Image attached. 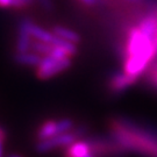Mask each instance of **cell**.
Returning a JSON list of instances; mask_svg holds the SVG:
<instances>
[{
    "instance_id": "2",
    "label": "cell",
    "mask_w": 157,
    "mask_h": 157,
    "mask_svg": "<svg viewBox=\"0 0 157 157\" xmlns=\"http://www.w3.org/2000/svg\"><path fill=\"white\" fill-rule=\"evenodd\" d=\"M91 152L95 157H124L127 151L119 146L115 141L108 135L104 136H90L86 139Z\"/></svg>"
},
{
    "instance_id": "11",
    "label": "cell",
    "mask_w": 157,
    "mask_h": 157,
    "mask_svg": "<svg viewBox=\"0 0 157 157\" xmlns=\"http://www.w3.org/2000/svg\"><path fill=\"white\" fill-rule=\"evenodd\" d=\"M52 33L55 34L56 36L61 37L63 40H67L69 42L72 43H79L80 42V36L76 32H73L71 29L62 27V26H55L52 28Z\"/></svg>"
},
{
    "instance_id": "5",
    "label": "cell",
    "mask_w": 157,
    "mask_h": 157,
    "mask_svg": "<svg viewBox=\"0 0 157 157\" xmlns=\"http://www.w3.org/2000/svg\"><path fill=\"white\" fill-rule=\"evenodd\" d=\"M137 77L130 76L124 71H115L113 72L107 80V90L113 95L121 94L128 89L129 86L134 84L137 80Z\"/></svg>"
},
{
    "instance_id": "12",
    "label": "cell",
    "mask_w": 157,
    "mask_h": 157,
    "mask_svg": "<svg viewBox=\"0 0 157 157\" xmlns=\"http://www.w3.org/2000/svg\"><path fill=\"white\" fill-rule=\"evenodd\" d=\"M54 48V44H50V43H47V42H43V41H33L32 43V50L39 55H43V56H48L50 55L51 50Z\"/></svg>"
},
{
    "instance_id": "1",
    "label": "cell",
    "mask_w": 157,
    "mask_h": 157,
    "mask_svg": "<svg viewBox=\"0 0 157 157\" xmlns=\"http://www.w3.org/2000/svg\"><path fill=\"white\" fill-rule=\"evenodd\" d=\"M109 136L127 152L144 157H157V128L141 124L128 118H113Z\"/></svg>"
},
{
    "instance_id": "16",
    "label": "cell",
    "mask_w": 157,
    "mask_h": 157,
    "mask_svg": "<svg viewBox=\"0 0 157 157\" xmlns=\"http://www.w3.org/2000/svg\"><path fill=\"white\" fill-rule=\"evenodd\" d=\"M127 4H132V5H144L146 0H122Z\"/></svg>"
},
{
    "instance_id": "7",
    "label": "cell",
    "mask_w": 157,
    "mask_h": 157,
    "mask_svg": "<svg viewBox=\"0 0 157 157\" xmlns=\"http://www.w3.org/2000/svg\"><path fill=\"white\" fill-rule=\"evenodd\" d=\"M58 134H61L58 121L48 120L39 127L37 132H36V137L39 141H43L47 139H50L52 136H56Z\"/></svg>"
},
{
    "instance_id": "3",
    "label": "cell",
    "mask_w": 157,
    "mask_h": 157,
    "mask_svg": "<svg viewBox=\"0 0 157 157\" xmlns=\"http://www.w3.org/2000/svg\"><path fill=\"white\" fill-rule=\"evenodd\" d=\"M70 67H71L70 57L57 59L51 56H44L42 58L41 63L37 65L36 76L40 79H49L67 70Z\"/></svg>"
},
{
    "instance_id": "9",
    "label": "cell",
    "mask_w": 157,
    "mask_h": 157,
    "mask_svg": "<svg viewBox=\"0 0 157 157\" xmlns=\"http://www.w3.org/2000/svg\"><path fill=\"white\" fill-rule=\"evenodd\" d=\"M29 32H30L32 37H34L35 40L43 41V42L50 43V44H55L57 39H58V36H56L54 33L47 32L45 29L41 28L39 26H36V25L33 23L32 21H29Z\"/></svg>"
},
{
    "instance_id": "18",
    "label": "cell",
    "mask_w": 157,
    "mask_h": 157,
    "mask_svg": "<svg viewBox=\"0 0 157 157\" xmlns=\"http://www.w3.org/2000/svg\"><path fill=\"white\" fill-rule=\"evenodd\" d=\"M8 157H22V156H20V155H17V154H12V155H10Z\"/></svg>"
},
{
    "instance_id": "15",
    "label": "cell",
    "mask_w": 157,
    "mask_h": 157,
    "mask_svg": "<svg viewBox=\"0 0 157 157\" xmlns=\"http://www.w3.org/2000/svg\"><path fill=\"white\" fill-rule=\"evenodd\" d=\"M79 2L84 4L85 6H95L97 4H99V0H78Z\"/></svg>"
},
{
    "instance_id": "14",
    "label": "cell",
    "mask_w": 157,
    "mask_h": 157,
    "mask_svg": "<svg viewBox=\"0 0 157 157\" xmlns=\"http://www.w3.org/2000/svg\"><path fill=\"white\" fill-rule=\"evenodd\" d=\"M39 4L42 6V8L45 10L47 12H51L54 10V5H52V1L51 0H37Z\"/></svg>"
},
{
    "instance_id": "13",
    "label": "cell",
    "mask_w": 157,
    "mask_h": 157,
    "mask_svg": "<svg viewBox=\"0 0 157 157\" xmlns=\"http://www.w3.org/2000/svg\"><path fill=\"white\" fill-rule=\"evenodd\" d=\"M34 0H13V6L17 10H23L28 6L33 5Z\"/></svg>"
},
{
    "instance_id": "8",
    "label": "cell",
    "mask_w": 157,
    "mask_h": 157,
    "mask_svg": "<svg viewBox=\"0 0 157 157\" xmlns=\"http://www.w3.org/2000/svg\"><path fill=\"white\" fill-rule=\"evenodd\" d=\"M91 154V149L89 143L85 141H75L64 152V157H85Z\"/></svg>"
},
{
    "instance_id": "6",
    "label": "cell",
    "mask_w": 157,
    "mask_h": 157,
    "mask_svg": "<svg viewBox=\"0 0 157 157\" xmlns=\"http://www.w3.org/2000/svg\"><path fill=\"white\" fill-rule=\"evenodd\" d=\"M29 19H22L17 26L15 50L17 52H26L32 48V35L29 32Z\"/></svg>"
},
{
    "instance_id": "19",
    "label": "cell",
    "mask_w": 157,
    "mask_h": 157,
    "mask_svg": "<svg viewBox=\"0 0 157 157\" xmlns=\"http://www.w3.org/2000/svg\"><path fill=\"white\" fill-rule=\"evenodd\" d=\"M85 157H95V156H93V154H92V152H91V154H89V155H87V156H85Z\"/></svg>"
},
{
    "instance_id": "10",
    "label": "cell",
    "mask_w": 157,
    "mask_h": 157,
    "mask_svg": "<svg viewBox=\"0 0 157 157\" xmlns=\"http://www.w3.org/2000/svg\"><path fill=\"white\" fill-rule=\"evenodd\" d=\"M14 62L19 64V65H26V67H37L41 61L42 57L41 55L36 54V52H17L14 57H13Z\"/></svg>"
},
{
    "instance_id": "4",
    "label": "cell",
    "mask_w": 157,
    "mask_h": 157,
    "mask_svg": "<svg viewBox=\"0 0 157 157\" xmlns=\"http://www.w3.org/2000/svg\"><path fill=\"white\" fill-rule=\"evenodd\" d=\"M78 140V136L76 135L75 130H70L67 133L58 134L56 136H52L50 139H47L43 141H37L35 144V150L39 154H47V152L55 150L61 147H69L75 141Z\"/></svg>"
},
{
    "instance_id": "17",
    "label": "cell",
    "mask_w": 157,
    "mask_h": 157,
    "mask_svg": "<svg viewBox=\"0 0 157 157\" xmlns=\"http://www.w3.org/2000/svg\"><path fill=\"white\" fill-rule=\"evenodd\" d=\"M0 139L2 141H5V139H6V133L2 128H0Z\"/></svg>"
}]
</instances>
